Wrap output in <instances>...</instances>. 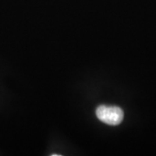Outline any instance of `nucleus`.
I'll return each instance as SVG.
<instances>
[{"mask_svg":"<svg viewBox=\"0 0 156 156\" xmlns=\"http://www.w3.org/2000/svg\"><path fill=\"white\" fill-rule=\"evenodd\" d=\"M95 114L101 122L111 126H116L121 124L124 117L122 109L115 106L101 105L97 108Z\"/></svg>","mask_w":156,"mask_h":156,"instance_id":"obj_1","label":"nucleus"}]
</instances>
